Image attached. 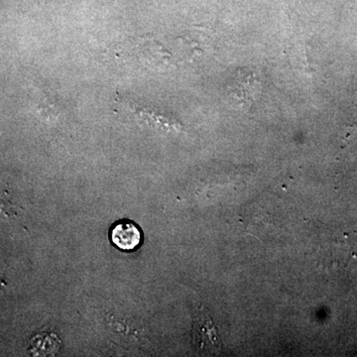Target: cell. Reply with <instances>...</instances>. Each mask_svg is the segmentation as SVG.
I'll return each instance as SVG.
<instances>
[{
    "label": "cell",
    "mask_w": 357,
    "mask_h": 357,
    "mask_svg": "<svg viewBox=\"0 0 357 357\" xmlns=\"http://www.w3.org/2000/svg\"><path fill=\"white\" fill-rule=\"evenodd\" d=\"M192 344L199 354L211 356L222 351V340L217 326L203 305L197 306L192 325Z\"/></svg>",
    "instance_id": "6da1fadb"
},
{
    "label": "cell",
    "mask_w": 357,
    "mask_h": 357,
    "mask_svg": "<svg viewBox=\"0 0 357 357\" xmlns=\"http://www.w3.org/2000/svg\"><path fill=\"white\" fill-rule=\"evenodd\" d=\"M229 96L237 107L251 112L261 93V82L255 73H238L229 84Z\"/></svg>",
    "instance_id": "7a4b0ae2"
},
{
    "label": "cell",
    "mask_w": 357,
    "mask_h": 357,
    "mask_svg": "<svg viewBox=\"0 0 357 357\" xmlns=\"http://www.w3.org/2000/svg\"><path fill=\"white\" fill-rule=\"evenodd\" d=\"M110 241L123 251L135 250L142 243V231L137 225L129 220H119L109 230Z\"/></svg>",
    "instance_id": "3957f363"
},
{
    "label": "cell",
    "mask_w": 357,
    "mask_h": 357,
    "mask_svg": "<svg viewBox=\"0 0 357 357\" xmlns=\"http://www.w3.org/2000/svg\"><path fill=\"white\" fill-rule=\"evenodd\" d=\"M61 347V342L54 333L43 332L38 333L30 342V351L33 356H55Z\"/></svg>",
    "instance_id": "277c9868"
}]
</instances>
